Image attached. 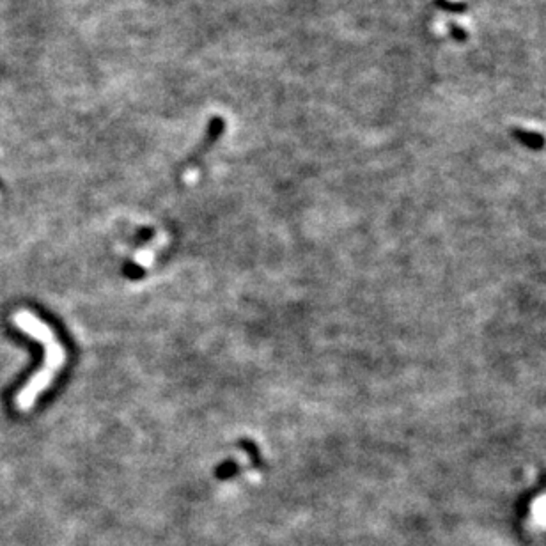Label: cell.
Instances as JSON below:
<instances>
[{
	"label": "cell",
	"mask_w": 546,
	"mask_h": 546,
	"mask_svg": "<svg viewBox=\"0 0 546 546\" xmlns=\"http://www.w3.org/2000/svg\"><path fill=\"white\" fill-rule=\"evenodd\" d=\"M13 323L16 326H20L25 334H29L31 337H34L36 341L41 342L45 346L46 360L43 365L41 371H38V374L32 379H29V384L20 391V394L15 398L16 408L27 412L34 406V401L38 399V396L43 391L48 388V385L52 384L53 378L57 376V372L64 368L66 364V351L62 348L61 341L55 337V332L46 325L45 321L38 318L34 312L31 311H18L13 314Z\"/></svg>",
	"instance_id": "cell-1"
}]
</instances>
